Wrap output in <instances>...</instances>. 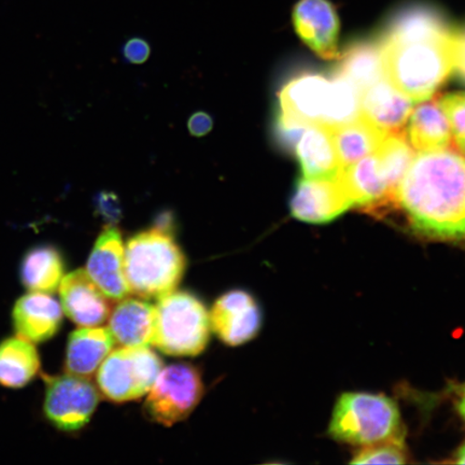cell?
<instances>
[{"mask_svg": "<svg viewBox=\"0 0 465 465\" xmlns=\"http://www.w3.org/2000/svg\"><path fill=\"white\" fill-rule=\"evenodd\" d=\"M417 231L440 240H465V158L447 149L414 156L397 191Z\"/></svg>", "mask_w": 465, "mask_h": 465, "instance_id": "cell-1", "label": "cell"}, {"mask_svg": "<svg viewBox=\"0 0 465 465\" xmlns=\"http://www.w3.org/2000/svg\"><path fill=\"white\" fill-rule=\"evenodd\" d=\"M450 36L380 40L383 75L412 102L429 100L452 72Z\"/></svg>", "mask_w": 465, "mask_h": 465, "instance_id": "cell-2", "label": "cell"}, {"mask_svg": "<svg viewBox=\"0 0 465 465\" xmlns=\"http://www.w3.org/2000/svg\"><path fill=\"white\" fill-rule=\"evenodd\" d=\"M184 255L166 230L138 232L124 247V270L131 293L144 300L173 292L185 271Z\"/></svg>", "mask_w": 465, "mask_h": 465, "instance_id": "cell-3", "label": "cell"}, {"mask_svg": "<svg viewBox=\"0 0 465 465\" xmlns=\"http://www.w3.org/2000/svg\"><path fill=\"white\" fill-rule=\"evenodd\" d=\"M329 433L333 439L357 446L403 439L398 405L381 394L347 392L334 407Z\"/></svg>", "mask_w": 465, "mask_h": 465, "instance_id": "cell-4", "label": "cell"}, {"mask_svg": "<svg viewBox=\"0 0 465 465\" xmlns=\"http://www.w3.org/2000/svg\"><path fill=\"white\" fill-rule=\"evenodd\" d=\"M211 319L205 305L188 292H172L155 306L153 344L173 357L199 356L211 339Z\"/></svg>", "mask_w": 465, "mask_h": 465, "instance_id": "cell-5", "label": "cell"}, {"mask_svg": "<svg viewBox=\"0 0 465 465\" xmlns=\"http://www.w3.org/2000/svg\"><path fill=\"white\" fill-rule=\"evenodd\" d=\"M163 368L149 347H122L110 352L97 371L101 393L113 402H127L148 393Z\"/></svg>", "mask_w": 465, "mask_h": 465, "instance_id": "cell-6", "label": "cell"}, {"mask_svg": "<svg viewBox=\"0 0 465 465\" xmlns=\"http://www.w3.org/2000/svg\"><path fill=\"white\" fill-rule=\"evenodd\" d=\"M203 394L199 370L188 363L173 364L160 371L145 400L144 411L149 420L172 427L187 420Z\"/></svg>", "mask_w": 465, "mask_h": 465, "instance_id": "cell-7", "label": "cell"}, {"mask_svg": "<svg viewBox=\"0 0 465 465\" xmlns=\"http://www.w3.org/2000/svg\"><path fill=\"white\" fill-rule=\"evenodd\" d=\"M100 394L87 378L66 374L51 377L46 386L45 414L61 431L83 429L94 414Z\"/></svg>", "mask_w": 465, "mask_h": 465, "instance_id": "cell-8", "label": "cell"}, {"mask_svg": "<svg viewBox=\"0 0 465 465\" xmlns=\"http://www.w3.org/2000/svg\"><path fill=\"white\" fill-rule=\"evenodd\" d=\"M332 81L322 74H301L283 86L279 94L278 125L310 127L324 125Z\"/></svg>", "mask_w": 465, "mask_h": 465, "instance_id": "cell-9", "label": "cell"}, {"mask_svg": "<svg viewBox=\"0 0 465 465\" xmlns=\"http://www.w3.org/2000/svg\"><path fill=\"white\" fill-rule=\"evenodd\" d=\"M354 205L341 173L335 179L300 180L291 200V213L304 223H327Z\"/></svg>", "mask_w": 465, "mask_h": 465, "instance_id": "cell-10", "label": "cell"}, {"mask_svg": "<svg viewBox=\"0 0 465 465\" xmlns=\"http://www.w3.org/2000/svg\"><path fill=\"white\" fill-rule=\"evenodd\" d=\"M209 319L213 332L229 346L246 344L257 336L262 325L257 301L242 290H232L221 296Z\"/></svg>", "mask_w": 465, "mask_h": 465, "instance_id": "cell-11", "label": "cell"}, {"mask_svg": "<svg viewBox=\"0 0 465 465\" xmlns=\"http://www.w3.org/2000/svg\"><path fill=\"white\" fill-rule=\"evenodd\" d=\"M292 22L299 37L319 56L325 60L339 57L340 20L330 0H299L292 10Z\"/></svg>", "mask_w": 465, "mask_h": 465, "instance_id": "cell-12", "label": "cell"}, {"mask_svg": "<svg viewBox=\"0 0 465 465\" xmlns=\"http://www.w3.org/2000/svg\"><path fill=\"white\" fill-rule=\"evenodd\" d=\"M86 272L112 301L124 300L131 294L125 277L124 245L118 229L108 226L98 236Z\"/></svg>", "mask_w": 465, "mask_h": 465, "instance_id": "cell-13", "label": "cell"}, {"mask_svg": "<svg viewBox=\"0 0 465 465\" xmlns=\"http://www.w3.org/2000/svg\"><path fill=\"white\" fill-rule=\"evenodd\" d=\"M63 312L81 328L100 327L110 316V300L84 270L64 276L60 284Z\"/></svg>", "mask_w": 465, "mask_h": 465, "instance_id": "cell-14", "label": "cell"}, {"mask_svg": "<svg viewBox=\"0 0 465 465\" xmlns=\"http://www.w3.org/2000/svg\"><path fill=\"white\" fill-rule=\"evenodd\" d=\"M451 33L446 16L432 4L409 3L389 17L381 40H400L446 37Z\"/></svg>", "mask_w": 465, "mask_h": 465, "instance_id": "cell-15", "label": "cell"}, {"mask_svg": "<svg viewBox=\"0 0 465 465\" xmlns=\"http://www.w3.org/2000/svg\"><path fill=\"white\" fill-rule=\"evenodd\" d=\"M13 319L15 332L22 339L43 342L60 330L63 307L48 293L32 292L16 302Z\"/></svg>", "mask_w": 465, "mask_h": 465, "instance_id": "cell-16", "label": "cell"}, {"mask_svg": "<svg viewBox=\"0 0 465 465\" xmlns=\"http://www.w3.org/2000/svg\"><path fill=\"white\" fill-rule=\"evenodd\" d=\"M412 103L382 78L363 91L360 114L388 134L399 133L410 118Z\"/></svg>", "mask_w": 465, "mask_h": 465, "instance_id": "cell-17", "label": "cell"}, {"mask_svg": "<svg viewBox=\"0 0 465 465\" xmlns=\"http://www.w3.org/2000/svg\"><path fill=\"white\" fill-rule=\"evenodd\" d=\"M108 329L124 347H149L153 344L155 306L138 299L121 300L109 318Z\"/></svg>", "mask_w": 465, "mask_h": 465, "instance_id": "cell-18", "label": "cell"}, {"mask_svg": "<svg viewBox=\"0 0 465 465\" xmlns=\"http://www.w3.org/2000/svg\"><path fill=\"white\" fill-rule=\"evenodd\" d=\"M295 151L306 179H335L342 171L328 126L307 127L296 143Z\"/></svg>", "mask_w": 465, "mask_h": 465, "instance_id": "cell-19", "label": "cell"}, {"mask_svg": "<svg viewBox=\"0 0 465 465\" xmlns=\"http://www.w3.org/2000/svg\"><path fill=\"white\" fill-rule=\"evenodd\" d=\"M114 339L106 328H81L69 336L65 370L67 374L90 378L112 352Z\"/></svg>", "mask_w": 465, "mask_h": 465, "instance_id": "cell-20", "label": "cell"}, {"mask_svg": "<svg viewBox=\"0 0 465 465\" xmlns=\"http://www.w3.org/2000/svg\"><path fill=\"white\" fill-rule=\"evenodd\" d=\"M341 176L354 205L370 206L395 202V196L389 189L374 153L351 166L342 168Z\"/></svg>", "mask_w": 465, "mask_h": 465, "instance_id": "cell-21", "label": "cell"}, {"mask_svg": "<svg viewBox=\"0 0 465 465\" xmlns=\"http://www.w3.org/2000/svg\"><path fill=\"white\" fill-rule=\"evenodd\" d=\"M341 168L354 164L373 153L388 133L363 118L339 126L330 127Z\"/></svg>", "mask_w": 465, "mask_h": 465, "instance_id": "cell-22", "label": "cell"}, {"mask_svg": "<svg viewBox=\"0 0 465 465\" xmlns=\"http://www.w3.org/2000/svg\"><path fill=\"white\" fill-rule=\"evenodd\" d=\"M65 265L58 250L48 245L35 247L21 264V281L32 292L54 293L60 288Z\"/></svg>", "mask_w": 465, "mask_h": 465, "instance_id": "cell-23", "label": "cell"}, {"mask_svg": "<svg viewBox=\"0 0 465 465\" xmlns=\"http://www.w3.org/2000/svg\"><path fill=\"white\" fill-rule=\"evenodd\" d=\"M407 137L418 151L447 149L452 139L449 120L435 102L420 104L412 112Z\"/></svg>", "mask_w": 465, "mask_h": 465, "instance_id": "cell-24", "label": "cell"}, {"mask_svg": "<svg viewBox=\"0 0 465 465\" xmlns=\"http://www.w3.org/2000/svg\"><path fill=\"white\" fill-rule=\"evenodd\" d=\"M40 359L33 342L14 337L0 342V385L22 388L37 375Z\"/></svg>", "mask_w": 465, "mask_h": 465, "instance_id": "cell-25", "label": "cell"}, {"mask_svg": "<svg viewBox=\"0 0 465 465\" xmlns=\"http://www.w3.org/2000/svg\"><path fill=\"white\" fill-rule=\"evenodd\" d=\"M336 74L351 81L363 93L378 80L385 78L380 45L370 42L351 45L342 55Z\"/></svg>", "mask_w": 465, "mask_h": 465, "instance_id": "cell-26", "label": "cell"}, {"mask_svg": "<svg viewBox=\"0 0 465 465\" xmlns=\"http://www.w3.org/2000/svg\"><path fill=\"white\" fill-rule=\"evenodd\" d=\"M389 189L397 199L399 185L414 159V151L400 133L388 134L374 151Z\"/></svg>", "mask_w": 465, "mask_h": 465, "instance_id": "cell-27", "label": "cell"}, {"mask_svg": "<svg viewBox=\"0 0 465 465\" xmlns=\"http://www.w3.org/2000/svg\"><path fill=\"white\" fill-rule=\"evenodd\" d=\"M331 81L332 84L324 125L334 127L348 124L361 114L362 92L341 74H336Z\"/></svg>", "mask_w": 465, "mask_h": 465, "instance_id": "cell-28", "label": "cell"}, {"mask_svg": "<svg viewBox=\"0 0 465 465\" xmlns=\"http://www.w3.org/2000/svg\"><path fill=\"white\" fill-rule=\"evenodd\" d=\"M406 455L403 439L382 441L364 447L354 455L352 464H404Z\"/></svg>", "mask_w": 465, "mask_h": 465, "instance_id": "cell-29", "label": "cell"}, {"mask_svg": "<svg viewBox=\"0 0 465 465\" xmlns=\"http://www.w3.org/2000/svg\"><path fill=\"white\" fill-rule=\"evenodd\" d=\"M443 110L456 141H465V94H450L440 98Z\"/></svg>", "mask_w": 465, "mask_h": 465, "instance_id": "cell-30", "label": "cell"}, {"mask_svg": "<svg viewBox=\"0 0 465 465\" xmlns=\"http://www.w3.org/2000/svg\"><path fill=\"white\" fill-rule=\"evenodd\" d=\"M96 213L107 223L114 224L122 217V205L119 196L113 191H102L95 196Z\"/></svg>", "mask_w": 465, "mask_h": 465, "instance_id": "cell-31", "label": "cell"}, {"mask_svg": "<svg viewBox=\"0 0 465 465\" xmlns=\"http://www.w3.org/2000/svg\"><path fill=\"white\" fill-rule=\"evenodd\" d=\"M450 54L452 72L465 83V25L451 32Z\"/></svg>", "mask_w": 465, "mask_h": 465, "instance_id": "cell-32", "label": "cell"}, {"mask_svg": "<svg viewBox=\"0 0 465 465\" xmlns=\"http://www.w3.org/2000/svg\"><path fill=\"white\" fill-rule=\"evenodd\" d=\"M150 54L149 44L142 38H132L124 46L125 60L133 64L144 63L148 60Z\"/></svg>", "mask_w": 465, "mask_h": 465, "instance_id": "cell-33", "label": "cell"}, {"mask_svg": "<svg viewBox=\"0 0 465 465\" xmlns=\"http://www.w3.org/2000/svg\"><path fill=\"white\" fill-rule=\"evenodd\" d=\"M213 120L207 113H195L191 116L188 124L191 135L202 137L213 130Z\"/></svg>", "mask_w": 465, "mask_h": 465, "instance_id": "cell-34", "label": "cell"}, {"mask_svg": "<svg viewBox=\"0 0 465 465\" xmlns=\"http://www.w3.org/2000/svg\"><path fill=\"white\" fill-rule=\"evenodd\" d=\"M458 411L459 412H460V415L463 417V420H465V391L462 394L460 401H459Z\"/></svg>", "mask_w": 465, "mask_h": 465, "instance_id": "cell-35", "label": "cell"}, {"mask_svg": "<svg viewBox=\"0 0 465 465\" xmlns=\"http://www.w3.org/2000/svg\"><path fill=\"white\" fill-rule=\"evenodd\" d=\"M457 463L465 464V443L461 446L457 453Z\"/></svg>", "mask_w": 465, "mask_h": 465, "instance_id": "cell-36", "label": "cell"}, {"mask_svg": "<svg viewBox=\"0 0 465 465\" xmlns=\"http://www.w3.org/2000/svg\"><path fill=\"white\" fill-rule=\"evenodd\" d=\"M456 143L458 144V149L465 154V141H456Z\"/></svg>", "mask_w": 465, "mask_h": 465, "instance_id": "cell-37", "label": "cell"}]
</instances>
